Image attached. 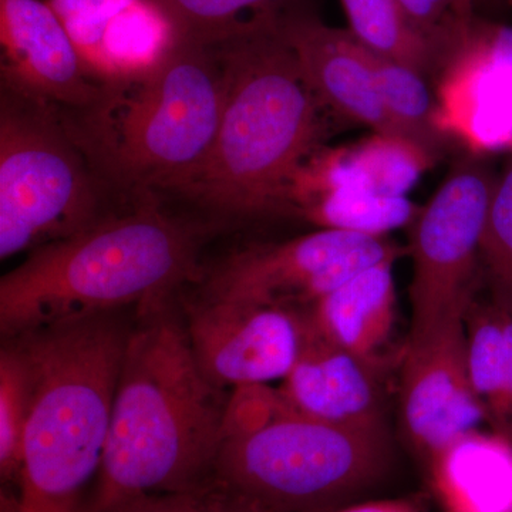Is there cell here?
I'll list each match as a JSON object with an SVG mask.
<instances>
[{
	"instance_id": "1",
	"label": "cell",
	"mask_w": 512,
	"mask_h": 512,
	"mask_svg": "<svg viewBox=\"0 0 512 512\" xmlns=\"http://www.w3.org/2000/svg\"><path fill=\"white\" fill-rule=\"evenodd\" d=\"M177 296L134 312L90 512L210 490L229 397L198 366Z\"/></svg>"
},
{
	"instance_id": "2",
	"label": "cell",
	"mask_w": 512,
	"mask_h": 512,
	"mask_svg": "<svg viewBox=\"0 0 512 512\" xmlns=\"http://www.w3.org/2000/svg\"><path fill=\"white\" fill-rule=\"evenodd\" d=\"M208 228L144 194L72 237L29 252L0 279L2 339L178 295L200 279Z\"/></svg>"
},
{
	"instance_id": "3",
	"label": "cell",
	"mask_w": 512,
	"mask_h": 512,
	"mask_svg": "<svg viewBox=\"0 0 512 512\" xmlns=\"http://www.w3.org/2000/svg\"><path fill=\"white\" fill-rule=\"evenodd\" d=\"M279 18L217 43L227 80L220 126L207 160L173 195L211 221L288 215L293 178L322 147L326 110L279 32Z\"/></svg>"
},
{
	"instance_id": "4",
	"label": "cell",
	"mask_w": 512,
	"mask_h": 512,
	"mask_svg": "<svg viewBox=\"0 0 512 512\" xmlns=\"http://www.w3.org/2000/svg\"><path fill=\"white\" fill-rule=\"evenodd\" d=\"M220 46L181 36L153 69L103 84L64 110L74 140L111 192L127 200L175 195L207 160L225 99Z\"/></svg>"
},
{
	"instance_id": "5",
	"label": "cell",
	"mask_w": 512,
	"mask_h": 512,
	"mask_svg": "<svg viewBox=\"0 0 512 512\" xmlns=\"http://www.w3.org/2000/svg\"><path fill=\"white\" fill-rule=\"evenodd\" d=\"M123 312L15 336L35 369L18 494L2 512H90L133 322Z\"/></svg>"
},
{
	"instance_id": "6",
	"label": "cell",
	"mask_w": 512,
	"mask_h": 512,
	"mask_svg": "<svg viewBox=\"0 0 512 512\" xmlns=\"http://www.w3.org/2000/svg\"><path fill=\"white\" fill-rule=\"evenodd\" d=\"M387 430L333 426L293 409L268 384L234 389L210 488L272 512H333L393 470Z\"/></svg>"
},
{
	"instance_id": "7",
	"label": "cell",
	"mask_w": 512,
	"mask_h": 512,
	"mask_svg": "<svg viewBox=\"0 0 512 512\" xmlns=\"http://www.w3.org/2000/svg\"><path fill=\"white\" fill-rule=\"evenodd\" d=\"M109 188L60 107L0 86V258L29 254L106 217Z\"/></svg>"
},
{
	"instance_id": "8",
	"label": "cell",
	"mask_w": 512,
	"mask_h": 512,
	"mask_svg": "<svg viewBox=\"0 0 512 512\" xmlns=\"http://www.w3.org/2000/svg\"><path fill=\"white\" fill-rule=\"evenodd\" d=\"M495 178L477 158L454 165L410 225L412 332L420 338L474 301L481 237Z\"/></svg>"
},
{
	"instance_id": "9",
	"label": "cell",
	"mask_w": 512,
	"mask_h": 512,
	"mask_svg": "<svg viewBox=\"0 0 512 512\" xmlns=\"http://www.w3.org/2000/svg\"><path fill=\"white\" fill-rule=\"evenodd\" d=\"M403 248L389 238L336 229L254 244L202 266L201 295L306 311L369 266L399 259Z\"/></svg>"
},
{
	"instance_id": "10",
	"label": "cell",
	"mask_w": 512,
	"mask_h": 512,
	"mask_svg": "<svg viewBox=\"0 0 512 512\" xmlns=\"http://www.w3.org/2000/svg\"><path fill=\"white\" fill-rule=\"evenodd\" d=\"M180 305L198 366L224 390L284 380L305 342L308 309L296 311L201 293L180 299Z\"/></svg>"
},
{
	"instance_id": "11",
	"label": "cell",
	"mask_w": 512,
	"mask_h": 512,
	"mask_svg": "<svg viewBox=\"0 0 512 512\" xmlns=\"http://www.w3.org/2000/svg\"><path fill=\"white\" fill-rule=\"evenodd\" d=\"M464 315L409 338L404 350L400 426L421 468L451 441L488 421L468 375Z\"/></svg>"
},
{
	"instance_id": "12",
	"label": "cell",
	"mask_w": 512,
	"mask_h": 512,
	"mask_svg": "<svg viewBox=\"0 0 512 512\" xmlns=\"http://www.w3.org/2000/svg\"><path fill=\"white\" fill-rule=\"evenodd\" d=\"M0 46V86L64 110L83 109L101 92L47 0H0Z\"/></svg>"
},
{
	"instance_id": "13",
	"label": "cell",
	"mask_w": 512,
	"mask_h": 512,
	"mask_svg": "<svg viewBox=\"0 0 512 512\" xmlns=\"http://www.w3.org/2000/svg\"><path fill=\"white\" fill-rule=\"evenodd\" d=\"M101 84L153 69L181 37L158 0H47Z\"/></svg>"
},
{
	"instance_id": "14",
	"label": "cell",
	"mask_w": 512,
	"mask_h": 512,
	"mask_svg": "<svg viewBox=\"0 0 512 512\" xmlns=\"http://www.w3.org/2000/svg\"><path fill=\"white\" fill-rule=\"evenodd\" d=\"M278 29L323 109L372 133L402 137L377 92L369 52L349 30L326 25L302 3L278 19Z\"/></svg>"
},
{
	"instance_id": "15",
	"label": "cell",
	"mask_w": 512,
	"mask_h": 512,
	"mask_svg": "<svg viewBox=\"0 0 512 512\" xmlns=\"http://www.w3.org/2000/svg\"><path fill=\"white\" fill-rule=\"evenodd\" d=\"M382 370L323 336L308 311L301 353L279 390L293 409L312 419L349 429L387 430Z\"/></svg>"
},
{
	"instance_id": "16",
	"label": "cell",
	"mask_w": 512,
	"mask_h": 512,
	"mask_svg": "<svg viewBox=\"0 0 512 512\" xmlns=\"http://www.w3.org/2000/svg\"><path fill=\"white\" fill-rule=\"evenodd\" d=\"M441 512H512V440L471 430L423 467Z\"/></svg>"
},
{
	"instance_id": "17",
	"label": "cell",
	"mask_w": 512,
	"mask_h": 512,
	"mask_svg": "<svg viewBox=\"0 0 512 512\" xmlns=\"http://www.w3.org/2000/svg\"><path fill=\"white\" fill-rule=\"evenodd\" d=\"M396 261L384 259L363 269L308 309L323 336L382 367L396 325Z\"/></svg>"
},
{
	"instance_id": "18",
	"label": "cell",
	"mask_w": 512,
	"mask_h": 512,
	"mask_svg": "<svg viewBox=\"0 0 512 512\" xmlns=\"http://www.w3.org/2000/svg\"><path fill=\"white\" fill-rule=\"evenodd\" d=\"M369 59L377 92L394 126L403 138L439 160L446 151L450 133L444 127L440 101L431 92L429 79L375 53L369 52Z\"/></svg>"
},
{
	"instance_id": "19",
	"label": "cell",
	"mask_w": 512,
	"mask_h": 512,
	"mask_svg": "<svg viewBox=\"0 0 512 512\" xmlns=\"http://www.w3.org/2000/svg\"><path fill=\"white\" fill-rule=\"evenodd\" d=\"M350 35L369 52L429 77L446 63L429 40L414 28L399 0H340Z\"/></svg>"
},
{
	"instance_id": "20",
	"label": "cell",
	"mask_w": 512,
	"mask_h": 512,
	"mask_svg": "<svg viewBox=\"0 0 512 512\" xmlns=\"http://www.w3.org/2000/svg\"><path fill=\"white\" fill-rule=\"evenodd\" d=\"M420 210L409 197L370 191H336L301 202L293 215L319 229L386 238L396 229L409 228Z\"/></svg>"
},
{
	"instance_id": "21",
	"label": "cell",
	"mask_w": 512,
	"mask_h": 512,
	"mask_svg": "<svg viewBox=\"0 0 512 512\" xmlns=\"http://www.w3.org/2000/svg\"><path fill=\"white\" fill-rule=\"evenodd\" d=\"M35 399V369L25 343L3 339L0 352V476L18 484L23 441Z\"/></svg>"
},
{
	"instance_id": "22",
	"label": "cell",
	"mask_w": 512,
	"mask_h": 512,
	"mask_svg": "<svg viewBox=\"0 0 512 512\" xmlns=\"http://www.w3.org/2000/svg\"><path fill=\"white\" fill-rule=\"evenodd\" d=\"M505 315L507 311L497 303L476 301L468 305L464 315L468 375L493 427L503 407Z\"/></svg>"
},
{
	"instance_id": "23",
	"label": "cell",
	"mask_w": 512,
	"mask_h": 512,
	"mask_svg": "<svg viewBox=\"0 0 512 512\" xmlns=\"http://www.w3.org/2000/svg\"><path fill=\"white\" fill-rule=\"evenodd\" d=\"M181 36L225 42L264 19L278 18L302 0H158Z\"/></svg>"
},
{
	"instance_id": "24",
	"label": "cell",
	"mask_w": 512,
	"mask_h": 512,
	"mask_svg": "<svg viewBox=\"0 0 512 512\" xmlns=\"http://www.w3.org/2000/svg\"><path fill=\"white\" fill-rule=\"evenodd\" d=\"M349 150L366 190L392 197H407L421 175L436 163L412 141L386 134L372 133L349 144Z\"/></svg>"
},
{
	"instance_id": "25",
	"label": "cell",
	"mask_w": 512,
	"mask_h": 512,
	"mask_svg": "<svg viewBox=\"0 0 512 512\" xmlns=\"http://www.w3.org/2000/svg\"><path fill=\"white\" fill-rule=\"evenodd\" d=\"M480 262L490 279L493 302L512 315V157L491 192Z\"/></svg>"
},
{
	"instance_id": "26",
	"label": "cell",
	"mask_w": 512,
	"mask_h": 512,
	"mask_svg": "<svg viewBox=\"0 0 512 512\" xmlns=\"http://www.w3.org/2000/svg\"><path fill=\"white\" fill-rule=\"evenodd\" d=\"M414 28L434 46L446 66L473 35L471 0H399ZM446 69V67H444Z\"/></svg>"
},
{
	"instance_id": "27",
	"label": "cell",
	"mask_w": 512,
	"mask_h": 512,
	"mask_svg": "<svg viewBox=\"0 0 512 512\" xmlns=\"http://www.w3.org/2000/svg\"><path fill=\"white\" fill-rule=\"evenodd\" d=\"M201 494L146 495L113 512H198Z\"/></svg>"
},
{
	"instance_id": "28",
	"label": "cell",
	"mask_w": 512,
	"mask_h": 512,
	"mask_svg": "<svg viewBox=\"0 0 512 512\" xmlns=\"http://www.w3.org/2000/svg\"><path fill=\"white\" fill-rule=\"evenodd\" d=\"M429 493L407 495L392 500L357 501L333 512H427Z\"/></svg>"
},
{
	"instance_id": "29",
	"label": "cell",
	"mask_w": 512,
	"mask_h": 512,
	"mask_svg": "<svg viewBox=\"0 0 512 512\" xmlns=\"http://www.w3.org/2000/svg\"><path fill=\"white\" fill-rule=\"evenodd\" d=\"M476 32L483 40L494 62L512 79V28H505V26L477 28L476 26Z\"/></svg>"
},
{
	"instance_id": "30",
	"label": "cell",
	"mask_w": 512,
	"mask_h": 512,
	"mask_svg": "<svg viewBox=\"0 0 512 512\" xmlns=\"http://www.w3.org/2000/svg\"><path fill=\"white\" fill-rule=\"evenodd\" d=\"M505 332V370L503 407L495 431L512 440V315L507 312L504 323Z\"/></svg>"
},
{
	"instance_id": "31",
	"label": "cell",
	"mask_w": 512,
	"mask_h": 512,
	"mask_svg": "<svg viewBox=\"0 0 512 512\" xmlns=\"http://www.w3.org/2000/svg\"><path fill=\"white\" fill-rule=\"evenodd\" d=\"M198 512H272L249 503L237 495L210 488L201 493L200 510Z\"/></svg>"
},
{
	"instance_id": "32",
	"label": "cell",
	"mask_w": 512,
	"mask_h": 512,
	"mask_svg": "<svg viewBox=\"0 0 512 512\" xmlns=\"http://www.w3.org/2000/svg\"><path fill=\"white\" fill-rule=\"evenodd\" d=\"M511 2H512V0H511Z\"/></svg>"
}]
</instances>
